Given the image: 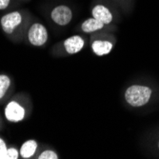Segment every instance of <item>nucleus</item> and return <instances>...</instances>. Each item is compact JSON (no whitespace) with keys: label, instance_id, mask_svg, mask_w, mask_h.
<instances>
[{"label":"nucleus","instance_id":"10","mask_svg":"<svg viewBox=\"0 0 159 159\" xmlns=\"http://www.w3.org/2000/svg\"><path fill=\"white\" fill-rule=\"evenodd\" d=\"M37 149V142L34 140H28L26 141L20 149V154L23 158H30L32 157Z\"/></svg>","mask_w":159,"mask_h":159},{"label":"nucleus","instance_id":"12","mask_svg":"<svg viewBox=\"0 0 159 159\" xmlns=\"http://www.w3.org/2000/svg\"><path fill=\"white\" fill-rule=\"evenodd\" d=\"M57 158H58L57 154L53 151H51V150L44 151L38 156V159H57Z\"/></svg>","mask_w":159,"mask_h":159},{"label":"nucleus","instance_id":"3","mask_svg":"<svg viewBox=\"0 0 159 159\" xmlns=\"http://www.w3.org/2000/svg\"><path fill=\"white\" fill-rule=\"evenodd\" d=\"M51 17L55 24L59 26H66L73 18V11L66 5H59L52 11Z\"/></svg>","mask_w":159,"mask_h":159},{"label":"nucleus","instance_id":"13","mask_svg":"<svg viewBox=\"0 0 159 159\" xmlns=\"http://www.w3.org/2000/svg\"><path fill=\"white\" fill-rule=\"evenodd\" d=\"M18 158V152L13 149H7V152L4 155V159H17Z\"/></svg>","mask_w":159,"mask_h":159},{"label":"nucleus","instance_id":"8","mask_svg":"<svg viewBox=\"0 0 159 159\" xmlns=\"http://www.w3.org/2000/svg\"><path fill=\"white\" fill-rule=\"evenodd\" d=\"M93 52L98 55L102 56L105 54H108L111 52L112 49V44L109 41H103V40H96L93 43L92 45Z\"/></svg>","mask_w":159,"mask_h":159},{"label":"nucleus","instance_id":"5","mask_svg":"<svg viewBox=\"0 0 159 159\" xmlns=\"http://www.w3.org/2000/svg\"><path fill=\"white\" fill-rule=\"evenodd\" d=\"M5 116L10 122H19L25 116V110L17 102L11 101L5 109Z\"/></svg>","mask_w":159,"mask_h":159},{"label":"nucleus","instance_id":"11","mask_svg":"<svg viewBox=\"0 0 159 159\" xmlns=\"http://www.w3.org/2000/svg\"><path fill=\"white\" fill-rule=\"evenodd\" d=\"M10 85H11V80L9 76L5 75H0V99L5 95Z\"/></svg>","mask_w":159,"mask_h":159},{"label":"nucleus","instance_id":"1","mask_svg":"<svg viewBox=\"0 0 159 159\" xmlns=\"http://www.w3.org/2000/svg\"><path fill=\"white\" fill-rule=\"evenodd\" d=\"M152 93V90L146 86L134 85L127 89L125 99L133 107H141L149 102Z\"/></svg>","mask_w":159,"mask_h":159},{"label":"nucleus","instance_id":"14","mask_svg":"<svg viewBox=\"0 0 159 159\" xmlns=\"http://www.w3.org/2000/svg\"><path fill=\"white\" fill-rule=\"evenodd\" d=\"M7 152L6 144L3 139L0 138V159H4V155Z\"/></svg>","mask_w":159,"mask_h":159},{"label":"nucleus","instance_id":"6","mask_svg":"<svg viewBox=\"0 0 159 159\" xmlns=\"http://www.w3.org/2000/svg\"><path fill=\"white\" fill-rule=\"evenodd\" d=\"M64 46L68 53L75 54L79 52L84 47V40L79 35H74L64 41Z\"/></svg>","mask_w":159,"mask_h":159},{"label":"nucleus","instance_id":"15","mask_svg":"<svg viewBox=\"0 0 159 159\" xmlns=\"http://www.w3.org/2000/svg\"><path fill=\"white\" fill-rule=\"evenodd\" d=\"M11 0H0V10H5L9 4Z\"/></svg>","mask_w":159,"mask_h":159},{"label":"nucleus","instance_id":"16","mask_svg":"<svg viewBox=\"0 0 159 159\" xmlns=\"http://www.w3.org/2000/svg\"><path fill=\"white\" fill-rule=\"evenodd\" d=\"M158 148H159V142H158Z\"/></svg>","mask_w":159,"mask_h":159},{"label":"nucleus","instance_id":"4","mask_svg":"<svg viewBox=\"0 0 159 159\" xmlns=\"http://www.w3.org/2000/svg\"><path fill=\"white\" fill-rule=\"evenodd\" d=\"M0 22H1L3 31L10 34L22 22V16L19 11H11L3 16Z\"/></svg>","mask_w":159,"mask_h":159},{"label":"nucleus","instance_id":"2","mask_svg":"<svg viewBox=\"0 0 159 159\" xmlns=\"http://www.w3.org/2000/svg\"><path fill=\"white\" fill-rule=\"evenodd\" d=\"M29 41L34 46H42L48 40V32L47 29L40 23L33 24L28 32Z\"/></svg>","mask_w":159,"mask_h":159},{"label":"nucleus","instance_id":"9","mask_svg":"<svg viewBox=\"0 0 159 159\" xmlns=\"http://www.w3.org/2000/svg\"><path fill=\"white\" fill-rule=\"evenodd\" d=\"M104 25L105 24L103 22L95 19L94 17H92V18H88L82 23L81 29L85 33H93L95 31L101 30L104 27Z\"/></svg>","mask_w":159,"mask_h":159},{"label":"nucleus","instance_id":"7","mask_svg":"<svg viewBox=\"0 0 159 159\" xmlns=\"http://www.w3.org/2000/svg\"><path fill=\"white\" fill-rule=\"evenodd\" d=\"M93 17L103 22L105 25L110 24L112 21V14L111 11L104 5H96L92 11Z\"/></svg>","mask_w":159,"mask_h":159}]
</instances>
